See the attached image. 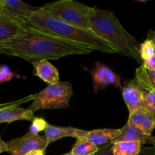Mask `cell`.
I'll use <instances>...</instances> for the list:
<instances>
[{
    "label": "cell",
    "instance_id": "1",
    "mask_svg": "<svg viewBox=\"0 0 155 155\" xmlns=\"http://www.w3.org/2000/svg\"><path fill=\"white\" fill-rule=\"evenodd\" d=\"M92 51L86 45L48 34L29 24L16 36L0 43V54L20 58L31 64L73 54H88Z\"/></svg>",
    "mask_w": 155,
    "mask_h": 155
},
{
    "label": "cell",
    "instance_id": "2",
    "mask_svg": "<svg viewBox=\"0 0 155 155\" xmlns=\"http://www.w3.org/2000/svg\"><path fill=\"white\" fill-rule=\"evenodd\" d=\"M27 23L36 30L76 43L86 45L92 50H98L107 54L118 53L109 42L95 34L92 30L71 25L50 16L40 10L35 12Z\"/></svg>",
    "mask_w": 155,
    "mask_h": 155
},
{
    "label": "cell",
    "instance_id": "3",
    "mask_svg": "<svg viewBox=\"0 0 155 155\" xmlns=\"http://www.w3.org/2000/svg\"><path fill=\"white\" fill-rule=\"evenodd\" d=\"M92 31L110 44L118 53L133 58L140 65V43L124 28L114 14L110 10H101L94 7L90 18Z\"/></svg>",
    "mask_w": 155,
    "mask_h": 155
},
{
    "label": "cell",
    "instance_id": "4",
    "mask_svg": "<svg viewBox=\"0 0 155 155\" xmlns=\"http://www.w3.org/2000/svg\"><path fill=\"white\" fill-rule=\"evenodd\" d=\"M94 7L74 0H60L40 6V11L65 23L91 30L90 18Z\"/></svg>",
    "mask_w": 155,
    "mask_h": 155
},
{
    "label": "cell",
    "instance_id": "5",
    "mask_svg": "<svg viewBox=\"0 0 155 155\" xmlns=\"http://www.w3.org/2000/svg\"><path fill=\"white\" fill-rule=\"evenodd\" d=\"M72 95V85L69 82H58L36 93L28 108L33 113L39 110L67 108Z\"/></svg>",
    "mask_w": 155,
    "mask_h": 155
},
{
    "label": "cell",
    "instance_id": "6",
    "mask_svg": "<svg viewBox=\"0 0 155 155\" xmlns=\"http://www.w3.org/2000/svg\"><path fill=\"white\" fill-rule=\"evenodd\" d=\"M6 143L10 155H26L36 150L45 151L49 145L45 135L39 136L30 132L21 137L12 139Z\"/></svg>",
    "mask_w": 155,
    "mask_h": 155
},
{
    "label": "cell",
    "instance_id": "7",
    "mask_svg": "<svg viewBox=\"0 0 155 155\" xmlns=\"http://www.w3.org/2000/svg\"><path fill=\"white\" fill-rule=\"evenodd\" d=\"M36 94L24 97L17 101L0 104V124L12 123L18 120L33 121L34 120V113L29 108H23L19 106L23 103L33 101Z\"/></svg>",
    "mask_w": 155,
    "mask_h": 155
},
{
    "label": "cell",
    "instance_id": "8",
    "mask_svg": "<svg viewBox=\"0 0 155 155\" xmlns=\"http://www.w3.org/2000/svg\"><path fill=\"white\" fill-rule=\"evenodd\" d=\"M40 10V7L30 5L21 0H0V12L8 18L28 24V20Z\"/></svg>",
    "mask_w": 155,
    "mask_h": 155
},
{
    "label": "cell",
    "instance_id": "9",
    "mask_svg": "<svg viewBox=\"0 0 155 155\" xmlns=\"http://www.w3.org/2000/svg\"><path fill=\"white\" fill-rule=\"evenodd\" d=\"M122 95L130 114L143 107V91L135 79L123 88Z\"/></svg>",
    "mask_w": 155,
    "mask_h": 155
},
{
    "label": "cell",
    "instance_id": "10",
    "mask_svg": "<svg viewBox=\"0 0 155 155\" xmlns=\"http://www.w3.org/2000/svg\"><path fill=\"white\" fill-rule=\"evenodd\" d=\"M127 124L134 127L148 136H151L154 127V115L144 107L130 114Z\"/></svg>",
    "mask_w": 155,
    "mask_h": 155
},
{
    "label": "cell",
    "instance_id": "11",
    "mask_svg": "<svg viewBox=\"0 0 155 155\" xmlns=\"http://www.w3.org/2000/svg\"><path fill=\"white\" fill-rule=\"evenodd\" d=\"M89 131L80 130L74 127H56L48 124V127L44 130V135L46 137L48 144L62 139L64 137H74L76 139L79 138H86Z\"/></svg>",
    "mask_w": 155,
    "mask_h": 155
},
{
    "label": "cell",
    "instance_id": "12",
    "mask_svg": "<svg viewBox=\"0 0 155 155\" xmlns=\"http://www.w3.org/2000/svg\"><path fill=\"white\" fill-rule=\"evenodd\" d=\"M121 141L128 142H137L144 145L145 144H150L155 146V136H148L142 133L139 129L134 127H131L128 124H126L120 129V133L119 136L112 141V143Z\"/></svg>",
    "mask_w": 155,
    "mask_h": 155
},
{
    "label": "cell",
    "instance_id": "13",
    "mask_svg": "<svg viewBox=\"0 0 155 155\" xmlns=\"http://www.w3.org/2000/svg\"><path fill=\"white\" fill-rule=\"evenodd\" d=\"M28 24L19 22L0 12V43L16 36Z\"/></svg>",
    "mask_w": 155,
    "mask_h": 155
},
{
    "label": "cell",
    "instance_id": "14",
    "mask_svg": "<svg viewBox=\"0 0 155 155\" xmlns=\"http://www.w3.org/2000/svg\"><path fill=\"white\" fill-rule=\"evenodd\" d=\"M33 66L34 68L33 74L45 83L51 85L60 82L58 71L48 61L42 60L36 62Z\"/></svg>",
    "mask_w": 155,
    "mask_h": 155
},
{
    "label": "cell",
    "instance_id": "15",
    "mask_svg": "<svg viewBox=\"0 0 155 155\" xmlns=\"http://www.w3.org/2000/svg\"><path fill=\"white\" fill-rule=\"evenodd\" d=\"M120 133V129H98L89 132L87 139L93 145L99 147L112 142Z\"/></svg>",
    "mask_w": 155,
    "mask_h": 155
},
{
    "label": "cell",
    "instance_id": "16",
    "mask_svg": "<svg viewBox=\"0 0 155 155\" xmlns=\"http://www.w3.org/2000/svg\"><path fill=\"white\" fill-rule=\"evenodd\" d=\"M142 145L137 142L121 141L113 143L114 155H137L142 149Z\"/></svg>",
    "mask_w": 155,
    "mask_h": 155
},
{
    "label": "cell",
    "instance_id": "17",
    "mask_svg": "<svg viewBox=\"0 0 155 155\" xmlns=\"http://www.w3.org/2000/svg\"><path fill=\"white\" fill-rule=\"evenodd\" d=\"M99 147L91 143L87 138H79L71 149V153L75 155H95Z\"/></svg>",
    "mask_w": 155,
    "mask_h": 155
},
{
    "label": "cell",
    "instance_id": "18",
    "mask_svg": "<svg viewBox=\"0 0 155 155\" xmlns=\"http://www.w3.org/2000/svg\"><path fill=\"white\" fill-rule=\"evenodd\" d=\"M107 68V66L98 62L92 71V80L95 88H105L110 86V83L106 77Z\"/></svg>",
    "mask_w": 155,
    "mask_h": 155
},
{
    "label": "cell",
    "instance_id": "19",
    "mask_svg": "<svg viewBox=\"0 0 155 155\" xmlns=\"http://www.w3.org/2000/svg\"><path fill=\"white\" fill-rule=\"evenodd\" d=\"M139 53L142 61L152 58L155 55V44L154 42L151 39L147 38L143 42L140 43Z\"/></svg>",
    "mask_w": 155,
    "mask_h": 155
},
{
    "label": "cell",
    "instance_id": "20",
    "mask_svg": "<svg viewBox=\"0 0 155 155\" xmlns=\"http://www.w3.org/2000/svg\"><path fill=\"white\" fill-rule=\"evenodd\" d=\"M143 107L155 115V92H143Z\"/></svg>",
    "mask_w": 155,
    "mask_h": 155
},
{
    "label": "cell",
    "instance_id": "21",
    "mask_svg": "<svg viewBox=\"0 0 155 155\" xmlns=\"http://www.w3.org/2000/svg\"><path fill=\"white\" fill-rule=\"evenodd\" d=\"M48 124L42 118L35 117L32 121V124L30 127V132L34 134H39V132L45 130L48 127Z\"/></svg>",
    "mask_w": 155,
    "mask_h": 155
},
{
    "label": "cell",
    "instance_id": "22",
    "mask_svg": "<svg viewBox=\"0 0 155 155\" xmlns=\"http://www.w3.org/2000/svg\"><path fill=\"white\" fill-rule=\"evenodd\" d=\"M14 77V73L7 65H0V83L8 82Z\"/></svg>",
    "mask_w": 155,
    "mask_h": 155
},
{
    "label": "cell",
    "instance_id": "23",
    "mask_svg": "<svg viewBox=\"0 0 155 155\" xmlns=\"http://www.w3.org/2000/svg\"><path fill=\"white\" fill-rule=\"evenodd\" d=\"M106 77H107V80H108L109 83H110V85L114 86L115 87H120V79L108 67H107V70H106Z\"/></svg>",
    "mask_w": 155,
    "mask_h": 155
},
{
    "label": "cell",
    "instance_id": "24",
    "mask_svg": "<svg viewBox=\"0 0 155 155\" xmlns=\"http://www.w3.org/2000/svg\"><path fill=\"white\" fill-rule=\"evenodd\" d=\"M112 145L113 143L109 142L108 143L99 146L98 151L95 155H114L112 151Z\"/></svg>",
    "mask_w": 155,
    "mask_h": 155
},
{
    "label": "cell",
    "instance_id": "25",
    "mask_svg": "<svg viewBox=\"0 0 155 155\" xmlns=\"http://www.w3.org/2000/svg\"><path fill=\"white\" fill-rule=\"evenodd\" d=\"M137 155H155V146L146 147L142 145L140 152Z\"/></svg>",
    "mask_w": 155,
    "mask_h": 155
},
{
    "label": "cell",
    "instance_id": "26",
    "mask_svg": "<svg viewBox=\"0 0 155 155\" xmlns=\"http://www.w3.org/2000/svg\"><path fill=\"white\" fill-rule=\"evenodd\" d=\"M144 67L146 69L149 70V71H155V55L153 56L150 59L146 61H144L143 64H142Z\"/></svg>",
    "mask_w": 155,
    "mask_h": 155
},
{
    "label": "cell",
    "instance_id": "27",
    "mask_svg": "<svg viewBox=\"0 0 155 155\" xmlns=\"http://www.w3.org/2000/svg\"><path fill=\"white\" fill-rule=\"evenodd\" d=\"M4 152H8V148L7 143L0 139V154Z\"/></svg>",
    "mask_w": 155,
    "mask_h": 155
},
{
    "label": "cell",
    "instance_id": "28",
    "mask_svg": "<svg viewBox=\"0 0 155 155\" xmlns=\"http://www.w3.org/2000/svg\"><path fill=\"white\" fill-rule=\"evenodd\" d=\"M45 151L44 150H36V151H31L26 155H45Z\"/></svg>",
    "mask_w": 155,
    "mask_h": 155
},
{
    "label": "cell",
    "instance_id": "29",
    "mask_svg": "<svg viewBox=\"0 0 155 155\" xmlns=\"http://www.w3.org/2000/svg\"><path fill=\"white\" fill-rule=\"evenodd\" d=\"M148 39H151L155 44V31L153 30H149L148 33Z\"/></svg>",
    "mask_w": 155,
    "mask_h": 155
},
{
    "label": "cell",
    "instance_id": "30",
    "mask_svg": "<svg viewBox=\"0 0 155 155\" xmlns=\"http://www.w3.org/2000/svg\"><path fill=\"white\" fill-rule=\"evenodd\" d=\"M64 155H75V154H71V152H70V153H68V154H64Z\"/></svg>",
    "mask_w": 155,
    "mask_h": 155
},
{
    "label": "cell",
    "instance_id": "31",
    "mask_svg": "<svg viewBox=\"0 0 155 155\" xmlns=\"http://www.w3.org/2000/svg\"><path fill=\"white\" fill-rule=\"evenodd\" d=\"M154 127H155V115H154Z\"/></svg>",
    "mask_w": 155,
    "mask_h": 155
}]
</instances>
